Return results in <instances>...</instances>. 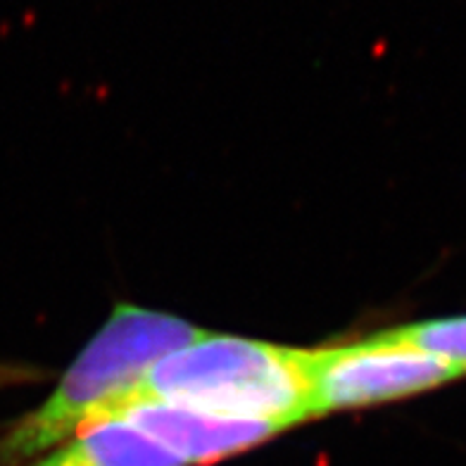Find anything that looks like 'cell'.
<instances>
[{
  "label": "cell",
  "mask_w": 466,
  "mask_h": 466,
  "mask_svg": "<svg viewBox=\"0 0 466 466\" xmlns=\"http://www.w3.org/2000/svg\"><path fill=\"white\" fill-rule=\"evenodd\" d=\"M174 314L116 305L41 407L0 436V466H26L105 419L141 386L160 357L203 336Z\"/></svg>",
  "instance_id": "cell-1"
},
{
  "label": "cell",
  "mask_w": 466,
  "mask_h": 466,
  "mask_svg": "<svg viewBox=\"0 0 466 466\" xmlns=\"http://www.w3.org/2000/svg\"><path fill=\"white\" fill-rule=\"evenodd\" d=\"M129 400L259 419L293 429L309 417L307 350L203 333L150 367Z\"/></svg>",
  "instance_id": "cell-2"
},
{
  "label": "cell",
  "mask_w": 466,
  "mask_h": 466,
  "mask_svg": "<svg viewBox=\"0 0 466 466\" xmlns=\"http://www.w3.org/2000/svg\"><path fill=\"white\" fill-rule=\"evenodd\" d=\"M309 417L407 400L466 379L461 367L429 355L390 331L307 350Z\"/></svg>",
  "instance_id": "cell-3"
},
{
  "label": "cell",
  "mask_w": 466,
  "mask_h": 466,
  "mask_svg": "<svg viewBox=\"0 0 466 466\" xmlns=\"http://www.w3.org/2000/svg\"><path fill=\"white\" fill-rule=\"evenodd\" d=\"M107 417L124 419L146 431L186 466H203L236 457L283 433L281 426L271 421L186 410L153 400L122 402Z\"/></svg>",
  "instance_id": "cell-4"
},
{
  "label": "cell",
  "mask_w": 466,
  "mask_h": 466,
  "mask_svg": "<svg viewBox=\"0 0 466 466\" xmlns=\"http://www.w3.org/2000/svg\"><path fill=\"white\" fill-rule=\"evenodd\" d=\"M26 466H186L134 423L105 417Z\"/></svg>",
  "instance_id": "cell-5"
},
{
  "label": "cell",
  "mask_w": 466,
  "mask_h": 466,
  "mask_svg": "<svg viewBox=\"0 0 466 466\" xmlns=\"http://www.w3.org/2000/svg\"><path fill=\"white\" fill-rule=\"evenodd\" d=\"M388 331L410 343L411 348L441 357L445 362L466 371V314L414 321V324L395 326Z\"/></svg>",
  "instance_id": "cell-6"
}]
</instances>
